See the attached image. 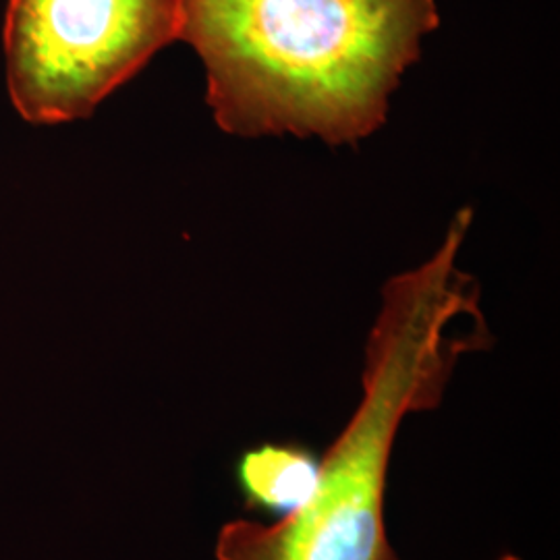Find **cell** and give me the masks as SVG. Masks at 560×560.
Instances as JSON below:
<instances>
[{
  "label": "cell",
  "mask_w": 560,
  "mask_h": 560,
  "mask_svg": "<svg viewBox=\"0 0 560 560\" xmlns=\"http://www.w3.org/2000/svg\"><path fill=\"white\" fill-rule=\"evenodd\" d=\"M439 21L434 0H180L177 40L222 131L340 145L384 125Z\"/></svg>",
  "instance_id": "6da1fadb"
},
{
  "label": "cell",
  "mask_w": 560,
  "mask_h": 560,
  "mask_svg": "<svg viewBox=\"0 0 560 560\" xmlns=\"http://www.w3.org/2000/svg\"><path fill=\"white\" fill-rule=\"evenodd\" d=\"M471 210L451 222L439 252L388 280L365 345L363 395L320 460V478L300 511L272 525L224 523L217 560H399L384 499L402 420L436 409L460 355L483 349L480 293L457 264Z\"/></svg>",
  "instance_id": "7a4b0ae2"
},
{
  "label": "cell",
  "mask_w": 560,
  "mask_h": 560,
  "mask_svg": "<svg viewBox=\"0 0 560 560\" xmlns=\"http://www.w3.org/2000/svg\"><path fill=\"white\" fill-rule=\"evenodd\" d=\"M180 0H11L4 23L9 96L23 119L90 117L179 38Z\"/></svg>",
  "instance_id": "3957f363"
},
{
  "label": "cell",
  "mask_w": 560,
  "mask_h": 560,
  "mask_svg": "<svg viewBox=\"0 0 560 560\" xmlns=\"http://www.w3.org/2000/svg\"><path fill=\"white\" fill-rule=\"evenodd\" d=\"M318 478V455L300 442H264L243 451L235 465L245 509L279 520L312 499Z\"/></svg>",
  "instance_id": "277c9868"
},
{
  "label": "cell",
  "mask_w": 560,
  "mask_h": 560,
  "mask_svg": "<svg viewBox=\"0 0 560 560\" xmlns=\"http://www.w3.org/2000/svg\"><path fill=\"white\" fill-rule=\"evenodd\" d=\"M499 560H521V559H517V557H513V555H504V557H502V559H499Z\"/></svg>",
  "instance_id": "5b68a950"
}]
</instances>
